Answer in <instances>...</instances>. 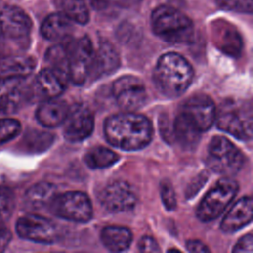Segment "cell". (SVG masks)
I'll list each match as a JSON object with an SVG mask.
<instances>
[{
  "mask_svg": "<svg viewBox=\"0 0 253 253\" xmlns=\"http://www.w3.org/2000/svg\"><path fill=\"white\" fill-rule=\"evenodd\" d=\"M71 20L63 13H53L45 18L41 27L42 37L48 41L64 40L71 34Z\"/></svg>",
  "mask_w": 253,
  "mask_h": 253,
  "instance_id": "obj_21",
  "label": "cell"
},
{
  "mask_svg": "<svg viewBox=\"0 0 253 253\" xmlns=\"http://www.w3.org/2000/svg\"><path fill=\"white\" fill-rule=\"evenodd\" d=\"M102 205L110 211L123 212L132 210L136 204V195L130 185L124 181H114L101 193Z\"/></svg>",
  "mask_w": 253,
  "mask_h": 253,
  "instance_id": "obj_13",
  "label": "cell"
},
{
  "mask_svg": "<svg viewBox=\"0 0 253 253\" xmlns=\"http://www.w3.org/2000/svg\"><path fill=\"white\" fill-rule=\"evenodd\" d=\"M14 210V196L11 190L0 187V225H6Z\"/></svg>",
  "mask_w": 253,
  "mask_h": 253,
  "instance_id": "obj_30",
  "label": "cell"
},
{
  "mask_svg": "<svg viewBox=\"0 0 253 253\" xmlns=\"http://www.w3.org/2000/svg\"><path fill=\"white\" fill-rule=\"evenodd\" d=\"M217 5L224 9L241 13H251L253 0H216Z\"/></svg>",
  "mask_w": 253,
  "mask_h": 253,
  "instance_id": "obj_32",
  "label": "cell"
},
{
  "mask_svg": "<svg viewBox=\"0 0 253 253\" xmlns=\"http://www.w3.org/2000/svg\"><path fill=\"white\" fill-rule=\"evenodd\" d=\"M187 249L190 252H210V249L207 247L206 244H204L202 241L197 240V239H193V240H189L187 242Z\"/></svg>",
  "mask_w": 253,
  "mask_h": 253,
  "instance_id": "obj_36",
  "label": "cell"
},
{
  "mask_svg": "<svg viewBox=\"0 0 253 253\" xmlns=\"http://www.w3.org/2000/svg\"><path fill=\"white\" fill-rule=\"evenodd\" d=\"M215 119L219 129L240 140L251 139L253 119L249 103H225L220 107Z\"/></svg>",
  "mask_w": 253,
  "mask_h": 253,
  "instance_id": "obj_5",
  "label": "cell"
},
{
  "mask_svg": "<svg viewBox=\"0 0 253 253\" xmlns=\"http://www.w3.org/2000/svg\"><path fill=\"white\" fill-rule=\"evenodd\" d=\"M101 241L108 250L122 252L129 247L132 241V234L126 227L110 225L102 229Z\"/></svg>",
  "mask_w": 253,
  "mask_h": 253,
  "instance_id": "obj_22",
  "label": "cell"
},
{
  "mask_svg": "<svg viewBox=\"0 0 253 253\" xmlns=\"http://www.w3.org/2000/svg\"><path fill=\"white\" fill-rule=\"evenodd\" d=\"M181 112L185 114L201 131L211 128L216 116L214 103L206 95H195L187 99L181 108Z\"/></svg>",
  "mask_w": 253,
  "mask_h": 253,
  "instance_id": "obj_14",
  "label": "cell"
},
{
  "mask_svg": "<svg viewBox=\"0 0 253 253\" xmlns=\"http://www.w3.org/2000/svg\"><path fill=\"white\" fill-rule=\"evenodd\" d=\"M108 1L109 0H89V2L92 5V7L94 9H98V10L105 8L107 6V4H108Z\"/></svg>",
  "mask_w": 253,
  "mask_h": 253,
  "instance_id": "obj_38",
  "label": "cell"
},
{
  "mask_svg": "<svg viewBox=\"0 0 253 253\" xmlns=\"http://www.w3.org/2000/svg\"><path fill=\"white\" fill-rule=\"evenodd\" d=\"M33 57L8 55L0 57V90L8 84L18 82L29 76L35 69Z\"/></svg>",
  "mask_w": 253,
  "mask_h": 253,
  "instance_id": "obj_15",
  "label": "cell"
},
{
  "mask_svg": "<svg viewBox=\"0 0 253 253\" xmlns=\"http://www.w3.org/2000/svg\"><path fill=\"white\" fill-rule=\"evenodd\" d=\"M11 232L6 225H0V252H2L11 240Z\"/></svg>",
  "mask_w": 253,
  "mask_h": 253,
  "instance_id": "obj_37",
  "label": "cell"
},
{
  "mask_svg": "<svg viewBox=\"0 0 253 253\" xmlns=\"http://www.w3.org/2000/svg\"><path fill=\"white\" fill-rule=\"evenodd\" d=\"M118 160L119 156L117 153L103 146H97L90 149L84 157L85 163L93 169L110 167L114 165Z\"/></svg>",
  "mask_w": 253,
  "mask_h": 253,
  "instance_id": "obj_25",
  "label": "cell"
},
{
  "mask_svg": "<svg viewBox=\"0 0 253 253\" xmlns=\"http://www.w3.org/2000/svg\"><path fill=\"white\" fill-rule=\"evenodd\" d=\"M251 219L252 199L250 197H243L224 215L220 228L225 232H233L248 224Z\"/></svg>",
  "mask_w": 253,
  "mask_h": 253,
  "instance_id": "obj_17",
  "label": "cell"
},
{
  "mask_svg": "<svg viewBox=\"0 0 253 253\" xmlns=\"http://www.w3.org/2000/svg\"><path fill=\"white\" fill-rule=\"evenodd\" d=\"M160 192H161V198L162 202L165 205L166 209L171 211L174 210L176 207V198H175V192L168 181H163L160 186Z\"/></svg>",
  "mask_w": 253,
  "mask_h": 253,
  "instance_id": "obj_33",
  "label": "cell"
},
{
  "mask_svg": "<svg viewBox=\"0 0 253 253\" xmlns=\"http://www.w3.org/2000/svg\"><path fill=\"white\" fill-rule=\"evenodd\" d=\"M49 206L53 214L70 221L87 222L93 214L90 199L86 194L78 191L55 195Z\"/></svg>",
  "mask_w": 253,
  "mask_h": 253,
  "instance_id": "obj_8",
  "label": "cell"
},
{
  "mask_svg": "<svg viewBox=\"0 0 253 253\" xmlns=\"http://www.w3.org/2000/svg\"><path fill=\"white\" fill-rule=\"evenodd\" d=\"M233 252L237 253H252L253 252V237L252 235L246 234L240 238L233 248Z\"/></svg>",
  "mask_w": 253,
  "mask_h": 253,
  "instance_id": "obj_34",
  "label": "cell"
},
{
  "mask_svg": "<svg viewBox=\"0 0 253 253\" xmlns=\"http://www.w3.org/2000/svg\"><path fill=\"white\" fill-rule=\"evenodd\" d=\"M20 131L21 124L19 121L11 118L0 119V144L12 140Z\"/></svg>",
  "mask_w": 253,
  "mask_h": 253,
  "instance_id": "obj_31",
  "label": "cell"
},
{
  "mask_svg": "<svg viewBox=\"0 0 253 253\" xmlns=\"http://www.w3.org/2000/svg\"><path fill=\"white\" fill-rule=\"evenodd\" d=\"M218 45L224 52L236 55L241 49V39L234 29L226 28L222 30V34L218 40Z\"/></svg>",
  "mask_w": 253,
  "mask_h": 253,
  "instance_id": "obj_28",
  "label": "cell"
},
{
  "mask_svg": "<svg viewBox=\"0 0 253 253\" xmlns=\"http://www.w3.org/2000/svg\"><path fill=\"white\" fill-rule=\"evenodd\" d=\"M16 232L30 241L49 244L58 238L56 225L48 218L38 214H27L20 217L16 222Z\"/></svg>",
  "mask_w": 253,
  "mask_h": 253,
  "instance_id": "obj_11",
  "label": "cell"
},
{
  "mask_svg": "<svg viewBox=\"0 0 253 253\" xmlns=\"http://www.w3.org/2000/svg\"><path fill=\"white\" fill-rule=\"evenodd\" d=\"M120 65V58L116 48L107 41L100 42L99 48L95 51L91 74L95 78L112 74Z\"/></svg>",
  "mask_w": 253,
  "mask_h": 253,
  "instance_id": "obj_18",
  "label": "cell"
},
{
  "mask_svg": "<svg viewBox=\"0 0 253 253\" xmlns=\"http://www.w3.org/2000/svg\"><path fill=\"white\" fill-rule=\"evenodd\" d=\"M106 139L115 147L124 150H138L145 147L152 137L149 120L133 112L109 117L104 125Z\"/></svg>",
  "mask_w": 253,
  "mask_h": 253,
  "instance_id": "obj_1",
  "label": "cell"
},
{
  "mask_svg": "<svg viewBox=\"0 0 253 253\" xmlns=\"http://www.w3.org/2000/svg\"><path fill=\"white\" fill-rule=\"evenodd\" d=\"M52 140L53 137L50 133L36 130L31 133H27L24 142L29 150L42 151L52 143Z\"/></svg>",
  "mask_w": 253,
  "mask_h": 253,
  "instance_id": "obj_29",
  "label": "cell"
},
{
  "mask_svg": "<svg viewBox=\"0 0 253 253\" xmlns=\"http://www.w3.org/2000/svg\"><path fill=\"white\" fill-rule=\"evenodd\" d=\"M113 96L118 105L125 111L133 112L146 102L147 93L142 81L132 75H125L114 81Z\"/></svg>",
  "mask_w": 253,
  "mask_h": 253,
  "instance_id": "obj_10",
  "label": "cell"
},
{
  "mask_svg": "<svg viewBox=\"0 0 253 253\" xmlns=\"http://www.w3.org/2000/svg\"><path fill=\"white\" fill-rule=\"evenodd\" d=\"M150 23L156 36L171 43L189 42L194 36L192 21L179 10L159 6L151 14Z\"/></svg>",
  "mask_w": 253,
  "mask_h": 253,
  "instance_id": "obj_4",
  "label": "cell"
},
{
  "mask_svg": "<svg viewBox=\"0 0 253 253\" xmlns=\"http://www.w3.org/2000/svg\"><path fill=\"white\" fill-rule=\"evenodd\" d=\"M201 130L182 112L178 114L173 125L176 140L186 149H194L201 139Z\"/></svg>",
  "mask_w": 253,
  "mask_h": 253,
  "instance_id": "obj_20",
  "label": "cell"
},
{
  "mask_svg": "<svg viewBox=\"0 0 253 253\" xmlns=\"http://www.w3.org/2000/svg\"><path fill=\"white\" fill-rule=\"evenodd\" d=\"M55 196V186L47 182H40L33 185L26 193V204L35 210L42 209L50 204Z\"/></svg>",
  "mask_w": 253,
  "mask_h": 253,
  "instance_id": "obj_23",
  "label": "cell"
},
{
  "mask_svg": "<svg viewBox=\"0 0 253 253\" xmlns=\"http://www.w3.org/2000/svg\"><path fill=\"white\" fill-rule=\"evenodd\" d=\"M68 48V78L76 85H82L91 75L95 50L88 37H83Z\"/></svg>",
  "mask_w": 253,
  "mask_h": 253,
  "instance_id": "obj_9",
  "label": "cell"
},
{
  "mask_svg": "<svg viewBox=\"0 0 253 253\" xmlns=\"http://www.w3.org/2000/svg\"><path fill=\"white\" fill-rule=\"evenodd\" d=\"M68 106L65 101L52 98L42 102L37 112V121L43 126L55 127L61 125L68 113Z\"/></svg>",
  "mask_w": 253,
  "mask_h": 253,
  "instance_id": "obj_19",
  "label": "cell"
},
{
  "mask_svg": "<svg viewBox=\"0 0 253 253\" xmlns=\"http://www.w3.org/2000/svg\"><path fill=\"white\" fill-rule=\"evenodd\" d=\"M138 249L141 252H159V246L151 236H143L138 242Z\"/></svg>",
  "mask_w": 253,
  "mask_h": 253,
  "instance_id": "obj_35",
  "label": "cell"
},
{
  "mask_svg": "<svg viewBox=\"0 0 253 253\" xmlns=\"http://www.w3.org/2000/svg\"><path fill=\"white\" fill-rule=\"evenodd\" d=\"M66 79L52 68L42 69L35 79V93L44 100L56 98L63 92Z\"/></svg>",
  "mask_w": 253,
  "mask_h": 253,
  "instance_id": "obj_16",
  "label": "cell"
},
{
  "mask_svg": "<svg viewBox=\"0 0 253 253\" xmlns=\"http://www.w3.org/2000/svg\"><path fill=\"white\" fill-rule=\"evenodd\" d=\"M238 192V184L228 177L221 178L201 201L197 216L201 221L209 222L218 217L231 203Z\"/></svg>",
  "mask_w": 253,
  "mask_h": 253,
  "instance_id": "obj_7",
  "label": "cell"
},
{
  "mask_svg": "<svg viewBox=\"0 0 253 253\" xmlns=\"http://www.w3.org/2000/svg\"><path fill=\"white\" fill-rule=\"evenodd\" d=\"M28 90L21 81L4 95L0 96V115L16 113L28 99Z\"/></svg>",
  "mask_w": 253,
  "mask_h": 253,
  "instance_id": "obj_24",
  "label": "cell"
},
{
  "mask_svg": "<svg viewBox=\"0 0 253 253\" xmlns=\"http://www.w3.org/2000/svg\"><path fill=\"white\" fill-rule=\"evenodd\" d=\"M31 30L32 22L22 9L10 5L0 7V57L25 47Z\"/></svg>",
  "mask_w": 253,
  "mask_h": 253,
  "instance_id": "obj_3",
  "label": "cell"
},
{
  "mask_svg": "<svg viewBox=\"0 0 253 253\" xmlns=\"http://www.w3.org/2000/svg\"><path fill=\"white\" fill-rule=\"evenodd\" d=\"M63 14L71 21L85 25L89 21V12L84 0H62Z\"/></svg>",
  "mask_w": 253,
  "mask_h": 253,
  "instance_id": "obj_27",
  "label": "cell"
},
{
  "mask_svg": "<svg viewBox=\"0 0 253 253\" xmlns=\"http://www.w3.org/2000/svg\"><path fill=\"white\" fill-rule=\"evenodd\" d=\"M243 162V154L229 139L220 135L211 138L206 163L212 171L223 175H233L241 169Z\"/></svg>",
  "mask_w": 253,
  "mask_h": 253,
  "instance_id": "obj_6",
  "label": "cell"
},
{
  "mask_svg": "<svg viewBox=\"0 0 253 253\" xmlns=\"http://www.w3.org/2000/svg\"><path fill=\"white\" fill-rule=\"evenodd\" d=\"M45 59L50 68L56 70L65 78H68V48L64 44H56L49 47L45 53Z\"/></svg>",
  "mask_w": 253,
  "mask_h": 253,
  "instance_id": "obj_26",
  "label": "cell"
},
{
  "mask_svg": "<svg viewBox=\"0 0 253 253\" xmlns=\"http://www.w3.org/2000/svg\"><path fill=\"white\" fill-rule=\"evenodd\" d=\"M63 124L64 137L71 142L81 141L92 133L94 129V116L83 105H74L68 110Z\"/></svg>",
  "mask_w": 253,
  "mask_h": 253,
  "instance_id": "obj_12",
  "label": "cell"
},
{
  "mask_svg": "<svg viewBox=\"0 0 253 253\" xmlns=\"http://www.w3.org/2000/svg\"><path fill=\"white\" fill-rule=\"evenodd\" d=\"M193 76L192 65L184 56L176 52L161 55L153 72L157 89L171 98L182 95L192 83Z\"/></svg>",
  "mask_w": 253,
  "mask_h": 253,
  "instance_id": "obj_2",
  "label": "cell"
}]
</instances>
